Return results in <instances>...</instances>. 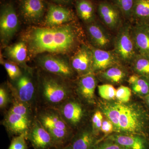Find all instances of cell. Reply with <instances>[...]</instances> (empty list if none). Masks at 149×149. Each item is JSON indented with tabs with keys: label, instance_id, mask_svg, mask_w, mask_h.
Wrapping results in <instances>:
<instances>
[{
	"label": "cell",
	"instance_id": "obj_20",
	"mask_svg": "<svg viewBox=\"0 0 149 149\" xmlns=\"http://www.w3.org/2000/svg\"><path fill=\"white\" fill-rule=\"evenodd\" d=\"M97 80L93 72L82 75L77 84V91L82 98L89 103L95 101Z\"/></svg>",
	"mask_w": 149,
	"mask_h": 149
},
{
	"label": "cell",
	"instance_id": "obj_31",
	"mask_svg": "<svg viewBox=\"0 0 149 149\" xmlns=\"http://www.w3.org/2000/svg\"><path fill=\"white\" fill-rule=\"evenodd\" d=\"M3 65L9 77L12 80H17L22 74L19 68L15 62H5Z\"/></svg>",
	"mask_w": 149,
	"mask_h": 149
},
{
	"label": "cell",
	"instance_id": "obj_22",
	"mask_svg": "<svg viewBox=\"0 0 149 149\" xmlns=\"http://www.w3.org/2000/svg\"><path fill=\"white\" fill-rule=\"evenodd\" d=\"M28 49L23 41L8 46L6 48L5 54L8 57L15 63L22 64L27 59Z\"/></svg>",
	"mask_w": 149,
	"mask_h": 149
},
{
	"label": "cell",
	"instance_id": "obj_13",
	"mask_svg": "<svg viewBox=\"0 0 149 149\" xmlns=\"http://www.w3.org/2000/svg\"><path fill=\"white\" fill-rule=\"evenodd\" d=\"M34 149H51L55 145L50 134L40 123L35 121L31 127L27 136Z\"/></svg>",
	"mask_w": 149,
	"mask_h": 149
},
{
	"label": "cell",
	"instance_id": "obj_8",
	"mask_svg": "<svg viewBox=\"0 0 149 149\" xmlns=\"http://www.w3.org/2000/svg\"><path fill=\"white\" fill-rule=\"evenodd\" d=\"M20 15L25 22L37 24L42 20L45 12L44 0H19Z\"/></svg>",
	"mask_w": 149,
	"mask_h": 149
},
{
	"label": "cell",
	"instance_id": "obj_30",
	"mask_svg": "<svg viewBox=\"0 0 149 149\" xmlns=\"http://www.w3.org/2000/svg\"><path fill=\"white\" fill-rule=\"evenodd\" d=\"M99 94L102 98L110 100L116 97V90L112 85L106 84L98 86Z\"/></svg>",
	"mask_w": 149,
	"mask_h": 149
},
{
	"label": "cell",
	"instance_id": "obj_28",
	"mask_svg": "<svg viewBox=\"0 0 149 149\" xmlns=\"http://www.w3.org/2000/svg\"><path fill=\"white\" fill-rule=\"evenodd\" d=\"M131 63L136 74L149 79V57L137 54Z\"/></svg>",
	"mask_w": 149,
	"mask_h": 149
},
{
	"label": "cell",
	"instance_id": "obj_10",
	"mask_svg": "<svg viewBox=\"0 0 149 149\" xmlns=\"http://www.w3.org/2000/svg\"><path fill=\"white\" fill-rule=\"evenodd\" d=\"M101 20L107 28L112 31H118L122 26V14L113 3L102 1L97 8Z\"/></svg>",
	"mask_w": 149,
	"mask_h": 149
},
{
	"label": "cell",
	"instance_id": "obj_23",
	"mask_svg": "<svg viewBox=\"0 0 149 149\" xmlns=\"http://www.w3.org/2000/svg\"><path fill=\"white\" fill-rule=\"evenodd\" d=\"M76 9L78 16L86 24L95 21V7L93 3L90 0H77Z\"/></svg>",
	"mask_w": 149,
	"mask_h": 149
},
{
	"label": "cell",
	"instance_id": "obj_32",
	"mask_svg": "<svg viewBox=\"0 0 149 149\" xmlns=\"http://www.w3.org/2000/svg\"><path fill=\"white\" fill-rule=\"evenodd\" d=\"M131 96V89L128 87L121 85L116 90V97L121 103L128 102Z\"/></svg>",
	"mask_w": 149,
	"mask_h": 149
},
{
	"label": "cell",
	"instance_id": "obj_37",
	"mask_svg": "<svg viewBox=\"0 0 149 149\" xmlns=\"http://www.w3.org/2000/svg\"><path fill=\"white\" fill-rule=\"evenodd\" d=\"M101 131L105 135L109 136L110 134L114 132V126L109 120H103Z\"/></svg>",
	"mask_w": 149,
	"mask_h": 149
},
{
	"label": "cell",
	"instance_id": "obj_19",
	"mask_svg": "<svg viewBox=\"0 0 149 149\" xmlns=\"http://www.w3.org/2000/svg\"><path fill=\"white\" fill-rule=\"evenodd\" d=\"M38 120L45 129L56 128L72 131L57 109L50 108L43 111L39 114Z\"/></svg>",
	"mask_w": 149,
	"mask_h": 149
},
{
	"label": "cell",
	"instance_id": "obj_5",
	"mask_svg": "<svg viewBox=\"0 0 149 149\" xmlns=\"http://www.w3.org/2000/svg\"><path fill=\"white\" fill-rule=\"evenodd\" d=\"M19 27L16 10L12 4L3 5L0 14V36L3 45H7L18 31Z\"/></svg>",
	"mask_w": 149,
	"mask_h": 149
},
{
	"label": "cell",
	"instance_id": "obj_36",
	"mask_svg": "<svg viewBox=\"0 0 149 149\" xmlns=\"http://www.w3.org/2000/svg\"><path fill=\"white\" fill-rule=\"evenodd\" d=\"M95 149H123L114 141L104 138L100 141Z\"/></svg>",
	"mask_w": 149,
	"mask_h": 149
},
{
	"label": "cell",
	"instance_id": "obj_6",
	"mask_svg": "<svg viewBox=\"0 0 149 149\" xmlns=\"http://www.w3.org/2000/svg\"><path fill=\"white\" fill-rule=\"evenodd\" d=\"M38 63L44 70L63 79L71 78L74 74L70 62L56 55H43L39 57Z\"/></svg>",
	"mask_w": 149,
	"mask_h": 149
},
{
	"label": "cell",
	"instance_id": "obj_42",
	"mask_svg": "<svg viewBox=\"0 0 149 149\" xmlns=\"http://www.w3.org/2000/svg\"></svg>",
	"mask_w": 149,
	"mask_h": 149
},
{
	"label": "cell",
	"instance_id": "obj_12",
	"mask_svg": "<svg viewBox=\"0 0 149 149\" xmlns=\"http://www.w3.org/2000/svg\"><path fill=\"white\" fill-rule=\"evenodd\" d=\"M123 149H149V136L115 133L107 136Z\"/></svg>",
	"mask_w": 149,
	"mask_h": 149
},
{
	"label": "cell",
	"instance_id": "obj_9",
	"mask_svg": "<svg viewBox=\"0 0 149 149\" xmlns=\"http://www.w3.org/2000/svg\"><path fill=\"white\" fill-rule=\"evenodd\" d=\"M86 31L94 47L109 50L113 46V38L102 24L95 21L87 24Z\"/></svg>",
	"mask_w": 149,
	"mask_h": 149
},
{
	"label": "cell",
	"instance_id": "obj_15",
	"mask_svg": "<svg viewBox=\"0 0 149 149\" xmlns=\"http://www.w3.org/2000/svg\"><path fill=\"white\" fill-rule=\"evenodd\" d=\"M74 19V14L69 9L51 4L46 15L45 24L46 27H56L72 22Z\"/></svg>",
	"mask_w": 149,
	"mask_h": 149
},
{
	"label": "cell",
	"instance_id": "obj_34",
	"mask_svg": "<svg viewBox=\"0 0 149 149\" xmlns=\"http://www.w3.org/2000/svg\"><path fill=\"white\" fill-rule=\"evenodd\" d=\"M26 104L21 102H16L13 104L8 112L29 117V110Z\"/></svg>",
	"mask_w": 149,
	"mask_h": 149
},
{
	"label": "cell",
	"instance_id": "obj_2",
	"mask_svg": "<svg viewBox=\"0 0 149 149\" xmlns=\"http://www.w3.org/2000/svg\"><path fill=\"white\" fill-rule=\"evenodd\" d=\"M119 104L120 115L118 133L149 136V113L138 103Z\"/></svg>",
	"mask_w": 149,
	"mask_h": 149
},
{
	"label": "cell",
	"instance_id": "obj_26",
	"mask_svg": "<svg viewBox=\"0 0 149 149\" xmlns=\"http://www.w3.org/2000/svg\"><path fill=\"white\" fill-rule=\"evenodd\" d=\"M128 82L133 92L139 95L145 97L149 93V79L135 74L128 78Z\"/></svg>",
	"mask_w": 149,
	"mask_h": 149
},
{
	"label": "cell",
	"instance_id": "obj_40",
	"mask_svg": "<svg viewBox=\"0 0 149 149\" xmlns=\"http://www.w3.org/2000/svg\"><path fill=\"white\" fill-rule=\"evenodd\" d=\"M51 149H70V148L69 144H68L64 146L54 147Z\"/></svg>",
	"mask_w": 149,
	"mask_h": 149
},
{
	"label": "cell",
	"instance_id": "obj_18",
	"mask_svg": "<svg viewBox=\"0 0 149 149\" xmlns=\"http://www.w3.org/2000/svg\"><path fill=\"white\" fill-rule=\"evenodd\" d=\"M102 140L99 139L92 130L84 129L73 135L68 144L70 149H95Z\"/></svg>",
	"mask_w": 149,
	"mask_h": 149
},
{
	"label": "cell",
	"instance_id": "obj_16",
	"mask_svg": "<svg viewBox=\"0 0 149 149\" xmlns=\"http://www.w3.org/2000/svg\"><path fill=\"white\" fill-rule=\"evenodd\" d=\"M29 117L8 112L4 120L5 125L10 134L15 136L24 134L27 136L31 128Z\"/></svg>",
	"mask_w": 149,
	"mask_h": 149
},
{
	"label": "cell",
	"instance_id": "obj_21",
	"mask_svg": "<svg viewBox=\"0 0 149 149\" xmlns=\"http://www.w3.org/2000/svg\"><path fill=\"white\" fill-rule=\"evenodd\" d=\"M17 80V93L18 98L22 102L27 104L34 97L35 85L31 77L27 74H22Z\"/></svg>",
	"mask_w": 149,
	"mask_h": 149
},
{
	"label": "cell",
	"instance_id": "obj_27",
	"mask_svg": "<svg viewBox=\"0 0 149 149\" xmlns=\"http://www.w3.org/2000/svg\"><path fill=\"white\" fill-rule=\"evenodd\" d=\"M104 114L114 126V132L117 133L119 127L120 112L118 103H107L102 105Z\"/></svg>",
	"mask_w": 149,
	"mask_h": 149
},
{
	"label": "cell",
	"instance_id": "obj_3",
	"mask_svg": "<svg viewBox=\"0 0 149 149\" xmlns=\"http://www.w3.org/2000/svg\"><path fill=\"white\" fill-rule=\"evenodd\" d=\"M62 77H43L40 85V94L43 101L51 107L59 105L70 98L71 91Z\"/></svg>",
	"mask_w": 149,
	"mask_h": 149
},
{
	"label": "cell",
	"instance_id": "obj_14",
	"mask_svg": "<svg viewBox=\"0 0 149 149\" xmlns=\"http://www.w3.org/2000/svg\"><path fill=\"white\" fill-rule=\"evenodd\" d=\"M93 52L92 72H101L120 62L113 50H106L91 46Z\"/></svg>",
	"mask_w": 149,
	"mask_h": 149
},
{
	"label": "cell",
	"instance_id": "obj_33",
	"mask_svg": "<svg viewBox=\"0 0 149 149\" xmlns=\"http://www.w3.org/2000/svg\"><path fill=\"white\" fill-rule=\"evenodd\" d=\"M27 136L24 134L14 137L8 149H27Z\"/></svg>",
	"mask_w": 149,
	"mask_h": 149
},
{
	"label": "cell",
	"instance_id": "obj_38",
	"mask_svg": "<svg viewBox=\"0 0 149 149\" xmlns=\"http://www.w3.org/2000/svg\"><path fill=\"white\" fill-rule=\"evenodd\" d=\"M8 100L7 92L5 88L1 87L0 88V107L1 109L3 108L6 106Z\"/></svg>",
	"mask_w": 149,
	"mask_h": 149
},
{
	"label": "cell",
	"instance_id": "obj_1",
	"mask_svg": "<svg viewBox=\"0 0 149 149\" xmlns=\"http://www.w3.org/2000/svg\"><path fill=\"white\" fill-rule=\"evenodd\" d=\"M81 37L79 28L72 22L56 27L33 26L22 37L31 57L45 53L56 55L71 53L79 47Z\"/></svg>",
	"mask_w": 149,
	"mask_h": 149
},
{
	"label": "cell",
	"instance_id": "obj_4",
	"mask_svg": "<svg viewBox=\"0 0 149 149\" xmlns=\"http://www.w3.org/2000/svg\"><path fill=\"white\" fill-rule=\"evenodd\" d=\"M132 25L123 23L113 38V50L120 62L131 63L138 54L132 32Z\"/></svg>",
	"mask_w": 149,
	"mask_h": 149
},
{
	"label": "cell",
	"instance_id": "obj_25",
	"mask_svg": "<svg viewBox=\"0 0 149 149\" xmlns=\"http://www.w3.org/2000/svg\"><path fill=\"white\" fill-rule=\"evenodd\" d=\"M101 72L100 76L103 80L113 83H121L126 76L125 70L120 63L111 67Z\"/></svg>",
	"mask_w": 149,
	"mask_h": 149
},
{
	"label": "cell",
	"instance_id": "obj_35",
	"mask_svg": "<svg viewBox=\"0 0 149 149\" xmlns=\"http://www.w3.org/2000/svg\"><path fill=\"white\" fill-rule=\"evenodd\" d=\"M103 117L101 112L97 111L95 112L93 117H92V125H93V130L94 134L97 136L99 132L101 131V129L102 124Z\"/></svg>",
	"mask_w": 149,
	"mask_h": 149
},
{
	"label": "cell",
	"instance_id": "obj_29",
	"mask_svg": "<svg viewBox=\"0 0 149 149\" xmlns=\"http://www.w3.org/2000/svg\"><path fill=\"white\" fill-rule=\"evenodd\" d=\"M136 0H112L124 18L131 20Z\"/></svg>",
	"mask_w": 149,
	"mask_h": 149
},
{
	"label": "cell",
	"instance_id": "obj_39",
	"mask_svg": "<svg viewBox=\"0 0 149 149\" xmlns=\"http://www.w3.org/2000/svg\"><path fill=\"white\" fill-rule=\"evenodd\" d=\"M52 1L61 4L66 5L72 3L73 0H52Z\"/></svg>",
	"mask_w": 149,
	"mask_h": 149
},
{
	"label": "cell",
	"instance_id": "obj_17",
	"mask_svg": "<svg viewBox=\"0 0 149 149\" xmlns=\"http://www.w3.org/2000/svg\"><path fill=\"white\" fill-rule=\"evenodd\" d=\"M132 35L138 54L149 58V24L134 23Z\"/></svg>",
	"mask_w": 149,
	"mask_h": 149
},
{
	"label": "cell",
	"instance_id": "obj_7",
	"mask_svg": "<svg viewBox=\"0 0 149 149\" xmlns=\"http://www.w3.org/2000/svg\"><path fill=\"white\" fill-rule=\"evenodd\" d=\"M57 109L71 129L78 126L85 116V111L82 105L70 98L59 105Z\"/></svg>",
	"mask_w": 149,
	"mask_h": 149
},
{
	"label": "cell",
	"instance_id": "obj_41",
	"mask_svg": "<svg viewBox=\"0 0 149 149\" xmlns=\"http://www.w3.org/2000/svg\"><path fill=\"white\" fill-rule=\"evenodd\" d=\"M144 98H145V101L149 107V93L146 96H145Z\"/></svg>",
	"mask_w": 149,
	"mask_h": 149
},
{
	"label": "cell",
	"instance_id": "obj_24",
	"mask_svg": "<svg viewBox=\"0 0 149 149\" xmlns=\"http://www.w3.org/2000/svg\"><path fill=\"white\" fill-rule=\"evenodd\" d=\"M131 20L149 24V0H136Z\"/></svg>",
	"mask_w": 149,
	"mask_h": 149
},
{
	"label": "cell",
	"instance_id": "obj_11",
	"mask_svg": "<svg viewBox=\"0 0 149 149\" xmlns=\"http://www.w3.org/2000/svg\"><path fill=\"white\" fill-rule=\"evenodd\" d=\"M93 52L91 47L82 44L75 51L70 63L72 69L82 75L92 72Z\"/></svg>",
	"mask_w": 149,
	"mask_h": 149
}]
</instances>
